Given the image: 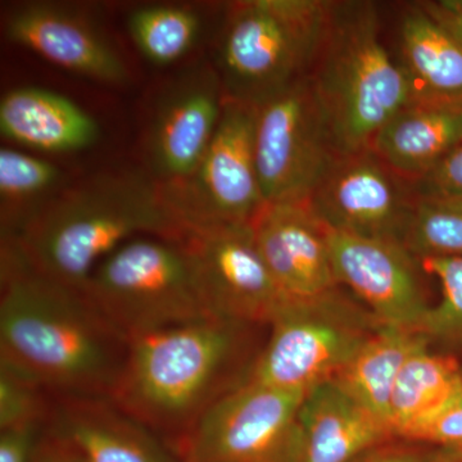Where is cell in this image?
<instances>
[{
    "instance_id": "1",
    "label": "cell",
    "mask_w": 462,
    "mask_h": 462,
    "mask_svg": "<svg viewBox=\"0 0 462 462\" xmlns=\"http://www.w3.org/2000/svg\"><path fill=\"white\" fill-rule=\"evenodd\" d=\"M129 346L84 291L51 281L12 243H0V364L56 398L111 400Z\"/></svg>"
},
{
    "instance_id": "2",
    "label": "cell",
    "mask_w": 462,
    "mask_h": 462,
    "mask_svg": "<svg viewBox=\"0 0 462 462\" xmlns=\"http://www.w3.org/2000/svg\"><path fill=\"white\" fill-rule=\"evenodd\" d=\"M260 325L207 318L130 340L111 401L176 447L225 394L247 379L252 329Z\"/></svg>"
},
{
    "instance_id": "3",
    "label": "cell",
    "mask_w": 462,
    "mask_h": 462,
    "mask_svg": "<svg viewBox=\"0 0 462 462\" xmlns=\"http://www.w3.org/2000/svg\"><path fill=\"white\" fill-rule=\"evenodd\" d=\"M184 227L147 171L71 182L9 242L33 269L83 291L98 264L139 236L180 240Z\"/></svg>"
},
{
    "instance_id": "4",
    "label": "cell",
    "mask_w": 462,
    "mask_h": 462,
    "mask_svg": "<svg viewBox=\"0 0 462 462\" xmlns=\"http://www.w3.org/2000/svg\"><path fill=\"white\" fill-rule=\"evenodd\" d=\"M307 79L339 154L370 148L380 129L413 103L409 76L382 41L373 2H330Z\"/></svg>"
},
{
    "instance_id": "5",
    "label": "cell",
    "mask_w": 462,
    "mask_h": 462,
    "mask_svg": "<svg viewBox=\"0 0 462 462\" xmlns=\"http://www.w3.org/2000/svg\"><path fill=\"white\" fill-rule=\"evenodd\" d=\"M329 8L321 0L234 3L214 62L225 99L258 107L307 78Z\"/></svg>"
},
{
    "instance_id": "6",
    "label": "cell",
    "mask_w": 462,
    "mask_h": 462,
    "mask_svg": "<svg viewBox=\"0 0 462 462\" xmlns=\"http://www.w3.org/2000/svg\"><path fill=\"white\" fill-rule=\"evenodd\" d=\"M84 294L132 340L212 315L181 240L139 236L98 264Z\"/></svg>"
},
{
    "instance_id": "7",
    "label": "cell",
    "mask_w": 462,
    "mask_h": 462,
    "mask_svg": "<svg viewBox=\"0 0 462 462\" xmlns=\"http://www.w3.org/2000/svg\"><path fill=\"white\" fill-rule=\"evenodd\" d=\"M379 327L338 288L312 300H289L269 325V338L245 380L309 393L336 378Z\"/></svg>"
},
{
    "instance_id": "8",
    "label": "cell",
    "mask_w": 462,
    "mask_h": 462,
    "mask_svg": "<svg viewBox=\"0 0 462 462\" xmlns=\"http://www.w3.org/2000/svg\"><path fill=\"white\" fill-rule=\"evenodd\" d=\"M257 107L225 99L211 144L189 178L161 188L184 229L252 224L264 206L254 138Z\"/></svg>"
},
{
    "instance_id": "9",
    "label": "cell",
    "mask_w": 462,
    "mask_h": 462,
    "mask_svg": "<svg viewBox=\"0 0 462 462\" xmlns=\"http://www.w3.org/2000/svg\"><path fill=\"white\" fill-rule=\"evenodd\" d=\"M254 153L264 205L309 200L340 156L309 79L258 106Z\"/></svg>"
},
{
    "instance_id": "10",
    "label": "cell",
    "mask_w": 462,
    "mask_h": 462,
    "mask_svg": "<svg viewBox=\"0 0 462 462\" xmlns=\"http://www.w3.org/2000/svg\"><path fill=\"white\" fill-rule=\"evenodd\" d=\"M306 394L245 380L176 447L180 462H293L297 413Z\"/></svg>"
},
{
    "instance_id": "11",
    "label": "cell",
    "mask_w": 462,
    "mask_h": 462,
    "mask_svg": "<svg viewBox=\"0 0 462 462\" xmlns=\"http://www.w3.org/2000/svg\"><path fill=\"white\" fill-rule=\"evenodd\" d=\"M180 240L216 318L269 327L289 302L258 251L252 224L188 227Z\"/></svg>"
},
{
    "instance_id": "12",
    "label": "cell",
    "mask_w": 462,
    "mask_h": 462,
    "mask_svg": "<svg viewBox=\"0 0 462 462\" xmlns=\"http://www.w3.org/2000/svg\"><path fill=\"white\" fill-rule=\"evenodd\" d=\"M225 103L214 63L185 67L158 94L145 138L147 172L161 188L189 178L214 139Z\"/></svg>"
},
{
    "instance_id": "13",
    "label": "cell",
    "mask_w": 462,
    "mask_h": 462,
    "mask_svg": "<svg viewBox=\"0 0 462 462\" xmlns=\"http://www.w3.org/2000/svg\"><path fill=\"white\" fill-rule=\"evenodd\" d=\"M307 202L331 230L403 245L416 193L367 148L340 154Z\"/></svg>"
},
{
    "instance_id": "14",
    "label": "cell",
    "mask_w": 462,
    "mask_h": 462,
    "mask_svg": "<svg viewBox=\"0 0 462 462\" xmlns=\"http://www.w3.org/2000/svg\"><path fill=\"white\" fill-rule=\"evenodd\" d=\"M329 249L337 282L351 289L380 325L420 329L430 305L418 258L409 249L393 240L331 229Z\"/></svg>"
},
{
    "instance_id": "15",
    "label": "cell",
    "mask_w": 462,
    "mask_h": 462,
    "mask_svg": "<svg viewBox=\"0 0 462 462\" xmlns=\"http://www.w3.org/2000/svg\"><path fill=\"white\" fill-rule=\"evenodd\" d=\"M9 41L66 71L123 87L130 69L105 27L87 8L60 2H26L5 21Z\"/></svg>"
},
{
    "instance_id": "16",
    "label": "cell",
    "mask_w": 462,
    "mask_h": 462,
    "mask_svg": "<svg viewBox=\"0 0 462 462\" xmlns=\"http://www.w3.org/2000/svg\"><path fill=\"white\" fill-rule=\"evenodd\" d=\"M252 227L267 269L289 300H312L338 288L329 229L307 200L267 203Z\"/></svg>"
},
{
    "instance_id": "17",
    "label": "cell",
    "mask_w": 462,
    "mask_h": 462,
    "mask_svg": "<svg viewBox=\"0 0 462 462\" xmlns=\"http://www.w3.org/2000/svg\"><path fill=\"white\" fill-rule=\"evenodd\" d=\"M393 439L384 421L330 380L306 393L300 403L293 462H352Z\"/></svg>"
},
{
    "instance_id": "18",
    "label": "cell",
    "mask_w": 462,
    "mask_h": 462,
    "mask_svg": "<svg viewBox=\"0 0 462 462\" xmlns=\"http://www.w3.org/2000/svg\"><path fill=\"white\" fill-rule=\"evenodd\" d=\"M48 428L87 462H180L153 431L108 398H57Z\"/></svg>"
},
{
    "instance_id": "19",
    "label": "cell",
    "mask_w": 462,
    "mask_h": 462,
    "mask_svg": "<svg viewBox=\"0 0 462 462\" xmlns=\"http://www.w3.org/2000/svg\"><path fill=\"white\" fill-rule=\"evenodd\" d=\"M0 133L14 144L42 153L85 151L99 141L100 127L65 96L38 87L9 90L0 100Z\"/></svg>"
},
{
    "instance_id": "20",
    "label": "cell",
    "mask_w": 462,
    "mask_h": 462,
    "mask_svg": "<svg viewBox=\"0 0 462 462\" xmlns=\"http://www.w3.org/2000/svg\"><path fill=\"white\" fill-rule=\"evenodd\" d=\"M462 144V108L412 103L376 134L370 148L401 178L416 181Z\"/></svg>"
},
{
    "instance_id": "21",
    "label": "cell",
    "mask_w": 462,
    "mask_h": 462,
    "mask_svg": "<svg viewBox=\"0 0 462 462\" xmlns=\"http://www.w3.org/2000/svg\"><path fill=\"white\" fill-rule=\"evenodd\" d=\"M400 39L413 103L462 108L461 45L419 3L403 12Z\"/></svg>"
},
{
    "instance_id": "22",
    "label": "cell",
    "mask_w": 462,
    "mask_h": 462,
    "mask_svg": "<svg viewBox=\"0 0 462 462\" xmlns=\"http://www.w3.org/2000/svg\"><path fill=\"white\" fill-rule=\"evenodd\" d=\"M430 345L420 331L382 325L333 380L391 428L389 406L398 375L413 352Z\"/></svg>"
},
{
    "instance_id": "23",
    "label": "cell",
    "mask_w": 462,
    "mask_h": 462,
    "mask_svg": "<svg viewBox=\"0 0 462 462\" xmlns=\"http://www.w3.org/2000/svg\"><path fill=\"white\" fill-rule=\"evenodd\" d=\"M462 394V366L448 355L422 346L404 363L389 406V425L396 439L430 420Z\"/></svg>"
},
{
    "instance_id": "24",
    "label": "cell",
    "mask_w": 462,
    "mask_h": 462,
    "mask_svg": "<svg viewBox=\"0 0 462 462\" xmlns=\"http://www.w3.org/2000/svg\"><path fill=\"white\" fill-rule=\"evenodd\" d=\"M69 184L56 163L18 149H0V240L16 238Z\"/></svg>"
},
{
    "instance_id": "25",
    "label": "cell",
    "mask_w": 462,
    "mask_h": 462,
    "mask_svg": "<svg viewBox=\"0 0 462 462\" xmlns=\"http://www.w3.org/2000/svg\"><path fill=\"white\" fill-rule=\"evenodd\" d=\"M127 32L148 62L169 66L191 53L203 32L199 12L181 5H148L127 16Z\"/></svg>"
},
{
    "instance_id": "26",
    "label": "cell",
    "mask_w": 462,
    "mask_h": 462,
    "mask_svg": "<svg viewBox=\"0 0 462 462\" xmlns=\"http://www.w3.org/2000/svg\"><path fill=\"white\" fill-rule=\"evenodd\" d=\"M403 245L418 260L462 257V202L416 196Z\"/></svg>"
},
{
    "instance_id": "27",
    "label": "cell",
    "mask_w": 462,
    "mask_h": 462,
    "mask_svg": "<svg viewBox=\"0 0 462 462\" xmlns=\"http://www.w3.org/2000/svg\"><path fill=\"white\" fill-rule=\"evenodd\" d=\"M419 263L442 288L439 303L430 306L419 331L430 343L462 349V257L421 258Z\"/></svg>"
},
{
    "instance_id": "28",
    "label": "cell",
    "mask_w": 462,
    "mask_h": 462,
    "mask_svg": "<svg viewBox=\"0 0 462 462\" xmlns=\"http://www.w3.org/2000/svg\"><path fill=\"white\" fill-rule=\"evenodd\" d=\"M57 398L25 374L0 364V430L48 425Z\"/></svg>"
},
{
    "instance_id": "29",
    "label": "cell",
    "mask_w": 462,
    "mask_h": 462,
    "mask_svg": "<svg viewBox=\"0 0 462 462\" xmlns=\"http://www.w3.org/2000/svg\"><path fill=\"white\" fill-rule=\"evenodd\" d=\"M400 439L462 454V394L430 420L406 431Z\"/></svg>"
},
{
    "instance_id": "30",
    "label": "cell",
    "mask_w": 462,
    "mask_h": 462,
    "mask_svg": "<svg viewBox=\"0 0 462 462\" xmlns=\"http://www.w3.org/2000/svg\"><path fill=\"white\" fill-rule=\"evenodd\" d=\"M416 196L462 202V144L457 145L427 175L412 182Z\"/></svg>"
},
{
    "instance_id": "31",
    "label": "cell",
    "mask_w": 462,
    "mask_h": 462,
    "mask_svg": "<svg viewBox=\"0 0 462 462\" xmlns=\"http://www.w3.org/2000/svg\"><path fill=\"white\" fill-rule=\"evenodd\" d=\"M48 425L27 424L0 430V462H33Z\"/></svg>"
},
{
    "instance_id": "32",
    "label": "cell",
    "mask_w": 462,
    "mask_h": 462,
    "mask_svg": "<svg viewBox=\"0 0 462 462\" xmlns=\"http://www.w3.org/2000/svg\"><path fill=\"white\" fill-rule=\"evenodd\" d=\"M430 451L419 443L393 439L374 447L352 462H424Z\"/></svg>"
},
{
    "instance_id": "33",
    "label": "cell",
    "mask_w": 462,
    "mask_h": 462,
    "mask_svg": "<svg viewBox=\"0 0 462 462\" xmlns=\"http://www.w3.org/2000/svg\"><path fill=\"white\" fill-rule=\"evenodd\" d=\"M419 5L462 47V0L422 2Z\"/></svg>"
},
{
    "instance_id": "34",
    "label": "cell",
    "mask_w": 462,
    "mask_h": 462,
    "mask_svg": "<svg viewBox=\"0 0 462 462\" xmlns=\"http://www.w3.org/2000/svg\"><path fill=\"white\" fill-rule=\"evenodd\" d=\"M33 462H87L83 456L50 428L42 434Z\"/></svg>"
},
{
    "instance_id": "35",
    "label": "cell",
    "mask_w": 462,
    "mask_h": 462,
    "mask_svg": "<svg viewBox=\"0 0 462 462\" xmlns=\"http://www.w3.org/2000/svg\"><path fill=\"white\" fill-rule=\"evenodd\" d=\"M424 462H462V454L461 452L433 447L430 456L425 458Z\"/></svg>"
}]
</instances>
